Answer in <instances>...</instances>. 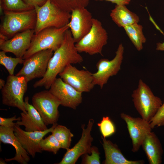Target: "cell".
Returning <instances> with one entry per match:
<instances>
[{"label": "cell", "instance_id": "6da1fadb", "mask_svg": "<svg viewBox=\"0 0 164 164\" xmlns=\"http://www.w3.org/2000/svg\"><path fill=\"white\" fill-rule=\"evenodd\" d=\"M75 44L69 29L65 33L61 45L54 52L50 59L44 76L35 83L34 87H43L46 89H49L57 76L67 66L82 62L83 57L77 51Z\"/></svg>", "mask_w": 164, "mask_h": 164}, {"label": "cell", "instance_id": "7a4b0ae2", "mask_svg": "<svg viewBox=\"0 0 164 164\" xmlns=\"http://www.w3.org/2000/svg\"><path fill=\"white\" fill-rule=\"evenodd\" d=\"M4 14L0 34L8 39L18 33L35 29L36 19L35 8L20 11H4Z\"/></svg>", "mask_w": 164, "mask_h": 164}, {"label": "cell", "instance_id": "3957f363", "mask_svg": "<svg viewBox=\"0 0 164 164\" xmlns=\"http://www.w3.org/2000/svg\"><path fill=\"white\" fill-rule=\"evenodd\" d=\"M36 19L35 34L49 27L60 28L69 22L71 13L56 7L50 0H47L42 5L34 7Z\"/></svg>", "mask_w": 164, "mask_h": 164}, {"label": "cell", "instance_id": "277c9868", "mask_svg": "<svg viewBox=\"0 0 164 164\" xmlns=\"http://www.w3.org/2000/svg\"><path fill=\"white\" fill-rule=\"evenodd\" d=\"M68 24L60 28L49 27L34 35L30 46L23 57L26 59L39 51L51 49L54 52L61 45Z\"/></svg>", "mask_w": 164, "mask_h": 164}, {"label": "cell", "instance_id": "5b68a950", "mask_svg": "<svg viewBox=\"0 0 164 164\" xmlns=\"http://www.w3.org/2000/svg\"><path fill=\"white\" fill-rule=\"evenodd\" d=\"M134 106L141 118L149 122L162 104L155 96L149 86L142 79L132 95Z\"/></svg>", "mask_w": 164, "mask_h": 164}, {"label": "cell", "instance_id": "8992f818", "mask_svg": "<svg viewBox=\"0 0 164 164\" xmlns=\"http://www.w3.org/2000/svg\"><path fill=\"white\" fill-rule=\"evenodd\" d=\"M28 82L23 76L9 75L1 89L3 104L16 107L26 113L23 97L27 89Z\"/></svg>", "mask_w": 164, "mask_h": 164}, {"label": "cell", "instance_id": "52a82bcc", "mask_svg": "<svg viewBox=\"0 0 164 164\" xmlns=\"http://www.w3.org/2000/svg\"><path fill=\"white\" fill-rule=\"evenodd\" d=\"M108 35L101 22L93 18L92 28L89 32L75 43L79 53L84 52L90 55L99 54L102 55L104 46L107 43Z\"/></svg>", "mask_w": 164, "mask_h": 164}, {"label": "cell", "instance_id": "ba28073f", "mask_svg": "<svg viewBox=\"0 0 164 164\" xmlns=\"http://www.w3.org/2000/svg\"><path fill=\"white\" fill-rule=\"evenodd\" d=\"M32 101V105L46 125L57 123L60 115L58 108L61 103L49 90L36 93L33 95Z\"/></svg>", "mask_w": 164, "mask_h": 164}, {"label": "cell", "instance_id": "9c48e42d", "mask_svg": "<svg viewBox=\"0 0 164 164\" xmlns=\"http://www.w3.org/2000/svg\"><path fill=\"white\" fill-rule=\"evenodd\" d=\"M53 52L51 49L39 51L24 60L22 68L16 75L23 76L28 82L35 78H43Z\"/></svg>", "mask_w": 164, "mask_h": 164}, {"label": "cell", "instance_id": "30bf717a", "mask_svg": "<svg viewBox=\"0 0 164 164\" xmlns=\"http://www.w3.org/2000/svg\"><path fill=\"white\" fill-rule=\"evenodd\" d=\"M124 48L120 43L115 52L114 57L111 60L103 58L100 60L96 64L97 71L92 74L93 83L99 86L101 89L106 84L109 78L116 75L121 69Z\"/></svg>", "mask_w": 164, "mask_h": 164}, {"label": "cell", "instance_id": "8fae6325", "mask_svg": "<svg viewBox=\"0 0 164 164\" xmlns=\"http://www.w3.org/2000/svg\"><path fill=\"white\" fill-rule=\"evenodd\" d=\"M92 74L87 70H79L70 64L59 75L64 82L82 93L89 92L95 86Z\"/></svg>", "mask_w": 164, "mask_h": 164}, {"label": "cell", "instance_id": "7c38bea8", "mask_svg": "<svg viewBox=\"0 0 164 164\" xmlns=\"http://www.w3.org/2000/svg\"><path fill=\"white\" fill-rule=\"evenodd\" d=\"M94 123L93 119H89L86 128L85 125H81V136L78 142L71 149L67 150L63 159L58 164H75L81 155L91 153L93 138L91 134Z\"/></svg>", "mask_w": 164, "mask_h": 164}, {"label": "cell", "instance_id": "4fadbf2b", "mask_svg": "<svg viewBox=\"0 0 164 164\" xmlns=\"http://www.w3.org/2000/svg\"><path fill=\"white\" fill-rule=\"evenodd\" d=\"M49 89L63 106L76 109L82 102V93L64 82L60 77L55 79Z\"/></svg>", "mask_w": 164, "mask_h": 164}, {"label": "cell", "instance_id": "5bb4252c", "mask_svg": "<svg viewBox=\"0 0 164 164\" xmlns=\"http://www.w3.org/2000/svg\"><path fill=\"white\" fill-rule=\"evenodd\" d=\"M68 24L75 43L80 41L91 29L93 18L91 13L85 7L73 10Z\"/></svg>", "mask_w": 164, "mask_h": 164}, {"label": "cell", "instance_id": "9a60e30c", "mask_svg": "<svg viewBox=\"0 0 164 164\" xmlns=\"http://www.w3.org/2000/svg\"><path fill=\"white\" fill-rule=\"evenodd\" d=\"M121 118L126 122L132 140V151L137 152L147 135L152 132L149 122L142 118H135L126 114H120Z\"/></svg>", "mask_w": 164, "mask_h": 164}, {"label": "cell", "instance_id": "2e32d148", "mask_svg": "<svg viewBox=\"0 0 164 164\" xmlns=\"http://www.w3.org/2000/svg\"><path fill=\"white\" fill-rule=\"evenodd\" d=\"M57 124L53 125L51 127L43 131L28 132L22 130L16 124L14 132L23 148L34 158L37 153L42 152L39 146L41 140L48 133L51 132Z\"/></svg>", "mask_w": 164, "mask_h": 164}, {"label": "cell", "instance_id": "e0dca14e", "mask_svg": "<svg viewBox=\"0 0 164 164\" xmlns=\"http://www.w3.org/2000/svg\"><path fill=\"white\" fill-rule=\"evenodd\" d=\"M34 34V29L18 33L10 39L0 42V49L6 53H12L16 57H23L30 46Z\"/></svg>", "mask_w": 164, "mask_h": 164}, {"label": "cell", "instance_id": "ac0fdd59", "mask_svg": "<svg viewBox=\"0 0 164 164\" xmlns=\"http://www.w3.org/2000/svg\"><path fill=\"white\" fill-rule=\"evenodd\" d=\"M29 98L25 97L24 100L25 108L26 113H21V120L17 121L16 124L19 126L23 125L26 131H42L47 129L39 113L34 107L29 103Z\"/></svg>", "mask_w": 164, "mask_h": 164}, {"label": "cell", "instance_id": "d6986e66", "mask_svg": "<svg viewBox=\"0 0 164 164\" xmlns=\"http://www.w3.org/2000/svg\"><path fill=\"white\" fill-rule=\"evenodd\" d=\"M14 128L0 126V142L12 145L16 152L14 157L11 158H5V160L6 162L14 160L21 164H27L30 159L29 155L15 135Z\"/></svg>", "mask_w": 164, "mask_h": 164}, {"label": "cell", "instance_id": "ffe728a7", "mask_svg": "<svg viewBox=\"0 0 164 164\" xmlns=\"http://www.w3.org/2000/svg\"><path fill=\"white\" fill-rule=\"evenodd\" d=\"M150 164H161L162 161L163 150L158 137L153 132L148 134L142 145Z\"/></svg>", "mask_w": 164, "mask_h": 164}, {"label": "cell", "instance_id": "44dd1931", "mask_svg": "<svg viewBox=\"0 0 164 164\" xmlns=\"http://www.w3.org/2000/svg\"><path fill=\"white\" fill-rule=\"evenodd\" d=\"M102 145L105 155L104 164H143V160H130L127 159L116 144L107 140L102 136Z\"/></svg>", "mask_w": 164, "mask_h": 164}, {"label": "cell", "instance_id": "7402d4cb", "mask_svg": "<svg viewBox=\"0 0 164 164\" xmlns=\"http://www.w3.org/2000/svg\"><path fill=\"white\" fill-rule=\"evenodd\" d=\"M110 16L119 27H124L138 23L139 18L135 13L131 11L124 5H116L111 11Z\"/></svg>", "mask_w": 164, "mask_h": 164}, {"label": "cell", "instance_id": "603a6c76", "mask_svg": "<svg viewBox=\"0 0 164 164\" xmlns=\"http://www.w3.org/2000/svg\"><path fill=\"white\" fill-rule=\"evenodd\" d=\"M126 33L137 50L140 51L143 48L146 39L143 32L142 26L138 23L124 27Z\"/></svg>", "mask_w": 164, "mask_h": 164}, {"label": "cell", "instance_id": "cb8c5ba5", "mask_svg": "<svg viewBox=\"0 0 164 164\" xmlns=\"http://www.w3.org/2000/svg\"><path fill=\"white\" fill-rule=\"evenodd\" d=\"M51 133L59 142L61 148L67 150L69 149L72 138L73 136L70 129L64 126L57 124Z\"/></svg>", "mask_w": 164, "mask_h": 164}, {"label": "cell", "instance_id": "d4e9b609", "mask_svg": "<svg viewBox=\"0 0 164 164\" xmlns=\"http://www.w3.org/2000/svg\"><path fill=\"white\" fill-rule=\"evenodd\" d=\"M51 2L59 8L71 12L75 9L87 7L90 0H50Z\"/></svg>", "mask_w": 164, "mask_h": 164}, {"label": "cell", "instance_id": "484cf974", "mask_svg": "<svg viewBox=\"0 0 164 164\" xmlns=\"http://www.w3.org/2000/svg\"><path fill=\"white\" fill-rule=\"evenodd\" d=\"M0 12L3 11H20L30 10L34 8L26 4L22 0H0Z\"/></svg>", "mask_w": 164, "mask_h": 164}, {"label": "cell", "instance_id": "4316f807", "mask_svg": "<svg viewBox=\"0 0 164 164\" xmlns=\"http://www.w3.org/2000/svg\"><path fill=\"white\" fill-rule=\"evenodd\" d=\"M6 52H0V63L7 70L9 75H14L15 68L18 64L23 63L24 60L22 57L13 58L7 56Z\"/></svg>", "mask_w": 164, "mask_h": 164}, {"label": "cell", "instance_id": "83f0119b", "mask_svg": "<svg viewBox=\"0 0 164 164\" xmlns=\"http://www.w3.org/2000/svg\"><path fill=\"white\" fill-rule=\"evenodd\" d=\"M39 146L42 151L52 152L55 154L61 148L59 142L52 134L42 139L39 143Z\"/></svg>", "mask_w": 164, "mask_h": 164}, {"label": "cell", "instance_id": "f1b7e54d", "mask_svg": "<svg viewBox=\"0 0 164 164\" xmlns=\"http://www.w3.org/2000/svg\"><path fill=\"white\" fill-rule=\"evenodd\" d=\"M97 125L99 128L102 136L104 138L111 136L116 131L114 124L108 116L103 117Z\"/></svg>", "mask_w": 164, "mask_h": 164}, {"label": "cell", "instance_id": "f546056e", "mask_svg": "<svg viewBox=\"0 0 164 164\" xmlns=\"http://www.w3.org/2000/svg\"><path fill=\"white\" fill-rule=\"evenodd\" d=\"M91 155L88 154L83 155L81 163L84 164H100V153L98 148L92 146L91 149Z\"/></svg>", "mask_w": 164, "mask_h": 164}, {"label": "cell", "instance_id": "4dcf8cb0", "mask_svg": "<svg viewBox=\"0 0 164 164\" xmlns=\"http://www.w3.org/2000/svg\"><path fill=\"white\" fill-rule=\"evenodd\" d=\"M149 123L152 129L155 127L164 126V102Z\"/></svg>", "mask_w": 164, "mask_h": 164}, {"label": "cell", "instance_id": "1f68e13d", "mask_svg": "<svg viewBox=\"0 0 164 164\" xmlns=\"http://www.w3.org/2000/svg\"><path fill=\"white\" fill-rule=\"evenodd\" d=\"M21 120V117L16 118V115L13 117L8 118L0 117V126L9 128H14L16 125V123L13 122L14 121H19Z\"/></svg>", "mask_w": 164, "mask_h": 164}, {"label": "cell", "instance_id": "d6a6232c", "mask_svg": "<svg viewBox=\"0 0 164 164\" xmlns=\"http://www.w3.org/2000/svg\"><path fill=\"white\" fill-rule=\"evenodd\" d=\"M47 0H23L27 4L34 7L36 5L41 6L43 5Z\"/></svg>", "mask_w": 164, "mask_h": 164}, {"label": "cell", "instance_id": "836d02e7", "mask_svg": "<svg viewBox=\"0 0 164 164\" xmlns=\"http://www.w3.org/2000/svg\"><path fill=\"white\" fill-rule=\"evenodd\" d=\"M96 1H106L110 2L112 3H115L116 5H126L129 4L131 0H95Z\"/></svg>", "mask_w": 164, "mask_h": 164}, {"label": "cell", "instance_id": "e575fe53", "mask_svg": "<svg viewBox=\"0 0 164 164\" xmlns=\"http://www.w3.org/2000/svg\"><path fill=\"white\" fill-rule=\"evenodd\" d=\"M164 35V34L163 33ZM156 49L157 50L164 51V41L162 43H158L156 44Z\"/></svg>", "mask_w": 164, "mask_h": 164}, {"label": "cell", "instance_id": "d590c367", "mask_svg": "<svg viewBox=\"0 0 164 164\" xmlns=\"http://www.w3.org/2000/svg\"><path fill=\"white\" fill-rule=\"evenodd\" d=\"M5 81L2 79H0V89H2L5 84Z\"/></svg>", "mask_w": 164, "mask_h": 164}, {"label": "cell", "instance_id": "8d00e7d4", "mask_svg": "<svg viewBox=\"0 0 164 164\" xmlns=\"http://www.w3.org/2000/svg\"><path fill=\"white\" fill-rule=\"evenodd\" d=\"M5 160H4L3 159H0V164H6V163L5 162Z\"/></svg>", "mask_w": 164, "mask_h": 164}]
</instances>
